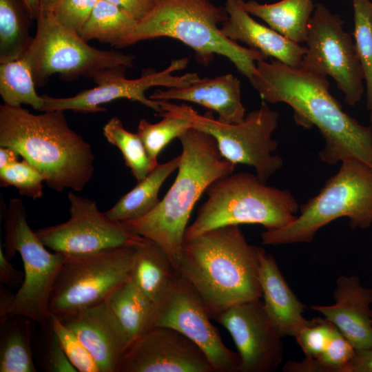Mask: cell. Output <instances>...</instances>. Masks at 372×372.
<instances>
[{
    "label": "cell",
    "instance_id": "cell-1",
    "mask_svg": "<svg viewBox=\"0 0 372 372\" xmlns=\"http://www.w3.org/2000/svg\"><path fill=\"white\" fill-rule=\"evenodd\" d=\"M249 82L263 101L289 105L296 125L318 128L324 139L319 152L323 163L358 160L372 167V125H362L343 110L329 91L326 75L276 59L262 60Z\"/></svg>",
    "mask_w": 372,
    "mask_h": 372
},
{
    "label": "cell",
    "instance_id": "cell-2",
    "mask_svg": "<svg viewBox=\"0 0 372 372\" xmlns=\"http://www.w3.org/2000/svg\"><path fill=\"white\" fill-rule=\"evenodd\" d=\"M260 250L248 243L239 225L220 227L185 240L176 269L216 320L232 306L262 298Z\"/></svg>",
    "mask_w": 372,
    "mask_h": 372
},
{
    "label": "cell",
    "instance_id": "cell-3",
    "mask_svg": "<svg viewBox=\"0 0 372 372\" xmlns=\"http://www.w3.org/2000/svg\"><path fill=\"white\" fill-rule=\"evenodd\" d=\"M63 110L34 114L21 106H0V146L16 151L52 189L81 191L94 172L91 145L71 129Z\"/></svg>",
    "mask_w": 372,
    "mask_h": 372
},
{
    "label": "cell",
    "instance_id": "cell-4",
    "mask_svg": "<svg viewBox=\"0 0 372 372\" xmlns=\"http://www.w3.org/2000/svg\"><path fill=\"white\" fill-rule=\"evenodd\" d=\"M178 138L183 150L170 189L149 213L123 222L136 234L161 246L175 269L196 203L213 182L232 174L236 165L221 155L216 140L209 134L192 127Z\"/></svg>",
    "mask_w": 372,
    "mask_h": 372
},
{
    "label": "cell",
    "instance_id": "cell-5",
    "mask_svg": "<svg viewBox=\"0 0 372 372\" xmlns=\"http://www.w3.org/2000/svg\"><path fill=\"white\" fill-rule=\"evenodd\" d=\"M227 17L225 7L209 0H158L154 9L138 21L122 48L146 39L173 38L193 49L201 64L209 63L215 54L227 58L249 81L257 62L267 57L225 37L218 25Z\"/></svg>",
    "mask_w": 372,
    "mask_h": 372
},
{
    "label": "cell",
    "instance_id": "cell-6",
    "mask_svg": "<svg viewBox=\"0 0 372 372\" xmlns=\"http://www.w3.org/2000/svg\"><path fill=\"white\" fill-rule=\"evenodd\" d=\"M206 192L208 199L187 228L185 240L227 225L258 224L267 230L279 229L296 219L300 207L289 190L267 185L247 172L220 178Z\"/></svg>",
    "mask_w": 372,
    "mask_h": 372
},
{
    "label": "cell",
    "instance_id": "cell-7",
    "mask_svg": "<svg viewBox=\"0 0 372 372\" xmlns=\"http://www.w3.org/2000/svg\"><path fill=\"white\" fill-rule=\"evenodd\" d=\"M300 214L287 225L260 235L266 245L311 242L322 227L347 217L352 229L372 225V167L358 161L341 162L338 172L320 192L299 207Z\"/></svg>",
    "mask_w": 372,
    "mask_h": 372
},
{
    "label": "cell",
    "instance_id": "cell-8",
    "mask_svg": "<svg viewBox=\"0 0 372 372\" xmlns=\"http://www.w3.org/2000/svg\"><path fill=\"white\" fill-rule=\"evenodd\" d=\"M163 112L158 116H174L186 118L192 126L211 135L216 141L221 155L237 165L254 167L260 181L267 180L283 165L282 158L273 154L278 141L272 138L280 114L266 102L248 113L242 122L228 124L214 118L210 112L198 114L192 107L158 101Z\"/></svg>",
    "mask_w": 372,
    "mask_h": 372
},
{
    "label": "cell",
    "instance_id": "cell-9",
    "mask_svg": "<svg viewBox=\"0 0 372 372\" xmlns=\"http://www.w3.org/2000/svg\"><path fill=\"white\" fill-rule=\"evenodd\" d=\"M3 218L5 256L10 260L19 252L24 270L23 282L15 293L10 316H25L44 325L50 320V297L65 255L46 249L30 227L21 199L10 200Z\"/></svg>",
    "mask_w": 372,
    "mask_h": 372
},
{
    "label": "cell",
    "instance_id": "cell-10",
    "mask_svg": "<svg viewBox=\"0 0 372 372\" xmlns=\"http://www.w3.org/2000/svg\"><path fill=\"white\" fill-rule=\"evenodd\" d=\"M36 20V34L23 58L29 65L37 87L43 86L56 73L69 79L93 78L106 69L133 66L132 55L90 45L47 10H40Z\"/></svg>",
    "mask_w": 372,
    "mask_h": 372
},
{
    "label": "cell",
    "instance_id": "cell-11",
    "mask_svg": "<svg viewBox=\"0 0 372 372\" xmlns=\"http://www.w3.org/2000/svg\"><path fill=\"white\" fill-rule=\"evenodd\" d=\"M136 247L65 255L50 297V313L63 316L105 302L130 279Z\"/></svg>",
    "mask_w": 372,
    "mask_h": 372
},
{
    "label": "cell",
    "instance_id": "cell-12",
    "mask_svg": "<svg viewBox=\"0 0 372 372\" xmlns=\"http://www.w3.org/2000/svg\"><path fill=\"white\" fill-rule=\"evenodd\" d=\"M340 14L320 3L315 4L300 67L330 76L344 94V101L355 106L365 92L364 75L355 43L344 29Z\"/></svg>",
    "mask_w": 372,
    "mask_h": 372
},
{
    "label": "cell",
    "instance_id": "cell-13",
    "mask_svg": "<svg viewBox=\"0 0 372 372\" xmlns=\"http://www.w3.org/2000/svg\"><path fill=\"white\" fill-rule=\"evenodd\" d=\"M202 298L178 273L155 303L153 327H167L180 332L206 354L214 372H240L238 353L227 347Z\"/></svg>",
    "mask_w": 372,
    "mask_h": 372
},
{
    "label": "cell",
    "instance_id": "cell-14",
    "mask_svg": "<svg viewBox=\"0 0 372 372\" xmlns=\"http://www.w3.org/2000/svg\"><path fill=\"white\" fill-rule=\"evenodd\" d=\"M186 57L173 60L164 70L145 74L136 79H128L125 76L127 68L118 66L106 69L96 74L92 79L96 86L80 92L74 96L56 98L42 95L45 105L42 112L48 110H68L81 113H94L105 110L101 105L119 99L136 101L155 111L158 115L163 112L158 101L147 98L145 92L150 87L163 86L185 87L200 79L196 73L173 75L187 65Z\"/></svg>",
    "mask_w": 372,
    "mask_h": 372
},
{
    "label": "cell",
    "instance_id": "cell-15",
    "mask_svg": "<svg viewBox=\"0 0 372 372\" xmlns=\"http://www.w3.org/2000/svg\"><path fill=\"white\" fill-rule=\"evenodd\" d=\"M68 197L70 202L69 220L35 231L46 247L65 255H81L137 246L145 240L123 222L101 212L94 200L72 192H68Z\"/></svg>",
    "mask_w": 372,
    "mask_h": 372
},
{
    "label": "cell",
    "instance_id": "cell-16",
    "mask_svg": "<svg viewBox=\"0 0 372 372\" xmlns=\"http://www.w3.org/2000/svg\"><path fill=\"white\" fill-rule=\"evenodd\" d=\"M216 321L234 340L240 359V372H273L282 363V338L260 300L232 306Z\"/></svg>",
    "mask_w": 372,
    "mask_h": 372
},
{
    "label": "cell",
    "instance_id": "cell-17",
    "mask_svg": "<svg viewBox=\"0 0 372 372\" xmlns=\"http://www.w3.org/2000/svg\"><path fill=\"white\" fill-rule=\"evenodd\" d=\"M120 372H214L204 351L167 327H153L125 350Z\"/></svg>",
    "mask_w": 372,
    "mask_h": 372
},
{
    "label": "cell",
    "instance_id": "cell-18",
    "mask_svg": "<svg viewBox=\"0 0 372 372\" xmlns=\"http://www.w3.org/2000/svg\"><path fill=\"white\" fill-rule=\"evenodd\" d=\"M56 316L87 349L99 372H120L128 344L105 302Z\"/></svg>",
    "mask_w": 372,
    "mask_h": 372
},
{
    "label": "cell",
    "instance_id": "cell-19",
    "mask_svg": "<svg viewBox=\"0 0 372 372\" xmlns=\"http://www.w3.org/2000/svg\"><path fill=\"white\" fill-rule=\"evenodd\" d=\"M332 305L312 306L342 333L356 350L372 347V289L358 276H340L335 282Z\"/></svg>",
    "mask_w": 372,
    "mask_h": 372
},
{
    "label": "cell",
    "instance_id": "cell-20",
    "mask_svg": "<svg viewBox=\"0 0 372 372\" xmlns=\"http://www.w3.org/2000/svg\"><path fill=\"white\" fill-rule=\"evenodd\" d=\"M227 19L220 32L227 38L247 44L265 56L291 67L301 66L306 47L285 38L270 27L258 23L240 4L238 0H225Z\"/></svg>",
    "mask_w": 372,
    "mask_h": 372
},
{
    "label": "cell",
    "instance_id": "cell-21",
    "mask_svg": "<svg viewBox=\"0 0 372 372\" xmlns=\"http://www.w3.org/2000/svg\"><path fill=\"white\" fill-rule=\"evenodd\" d=\"M149 98L154 101L180 100L199 104L216 112L218 120L238 124L245 117L240 80L231 74L204 78L185 87L158 90Z\"/></svg>",
    "mask_w": 372,
    "mask_h": 372
},
{
    "label": "cell",
    "instance_id": "cell-22",
    "mask_svg": "<svg viewBox=\"0 0 372 372\" xmlns=\"http://www.w3.org/2000/svg\"><path fill=\"white\" fill-rule=\"evenodd\" d=\"M259 281L264 309L282 338H295L311 323L303 316L304 305L283 278L275 258L261 248Z\"/></svg>",
    "mask_w": 372,
    "mask_h": 372
},
{
    "label": "cell",
    "instance_id": "cell-23",
    "mask_svg": "<svg viewBox=\"0 0 372 372\" xmlns=\"http://www.w3.org/2000/svg\"><path fill=\"white\" fill-rule=\"evenodd\" d=\"M251 15L264 21L271 29L296 43H305L310 19L315 8L313 0H280L260 3L238 0Z\"/></svg>",
    "mask_w": 372,
    "mask_h": 372
},
{
    "label": "cell",
    "instance_id": "cell-24",
    "mask_svg": "<svg viewBox=\"0 0 372 372\" xmlns=\"http://www.w3.org/2000/svg\"><path fill=\"white\" fill-rule=\"evenodd\" d=\"M177 273L169 256L154 241L145 238L136 247L130 278L154 303Z\"/></svg>",
    "mask_w": 372,
    "mask_h": 372
},
{
    "label": "cell",
    "instance_id": "cell-25",
    "mask_svg": "<svg viewBox=\"0 0 372 372\" xmlns=\"http://www.w3.org/2000/svg\"><path fill=\"white\" fill-rule=\"evenodd\" d=\"M105 303L128 346L152 327L155 303L130 278L120 286Z\"/></svg>",
    "mask_w": 372,
    "mask_h": 372
},
{
    "label": "cell",
    "instance_id": "cell-26",
    "mask_svg": "<svg viewBox=\"0 0 372 372\" xmlns=\"http://www.w3.org/2000/svg\"><path fill=\"white\" fill-rule=\"evenodd\" d=\"M180 156L158 165L128 193L123 196L107 211L110 218L124 222L140 218L152 211L160 203L161 185L176 169Z\"/></svg>",
    "mask_w": 372,
    "mask_h": 372
},
{
    "label": "cell",
    "instance_id": "cell-27",
    "mask_svg": "<svg viewBox=\"0 0 372 372\" xmlns=\"http://www.w3.org/2000/svg\"><path fill=\"white\" fill-rule=\"evenodd\" d=\"M32 320L10 316L0 323V372H37L32 339Z\"/></svg>",
    "mask_w": 372,
    "mask_h": 372
},
{
    "label": "cell",
    "instance_id": "cell-28",
    "mask_svg": "<svg viewBox=\"0 0 372 372\" xmlns=\"http://www.w3.org/2000/svg\"><path fill=\"white\" fill-rule=\"evenodd\" d=\"M138 21L118 6L99 0L81 30L80 36L85 41L97 39L122 48L134 31Z\"/></svg>",
    "mask_w": 372,
    "mask_h": 372
},
{
    "label": "cell",
    "instance_id": "cell-29",
    "mask_svg": "<svg viewBox=\"0 0 372 372\" xmlns=\"http://www.w3.org/2000/svg\"><path fill=\"white\" fill-rule=\"evenodd\" d=\"M31 19L23 0H0V63L23 58L33 40Z\"/></svg>",
    "mask_w": 372,
    "mask_h": 372
},
{
    "label": "cell",
    "instance_id": "cell-30",
    "mask_svg": "<svg viewBox=\"0 0 372 372\" xmlns=\"http://www.w3.org/2000/svg\"><path fill=\"white\" fill-rule=\"evenodd\" d=\"M31 69L23 58L0 63V94L4 104L12 107L22 104L43 111L42 96L37 94Z\"/></svg>",
    "mask_w": 372,
    "mask_h": 372
},
{
    "label": "cell",
    "instance_id": "cell-31",
    "mask_svg": "<svg viewBox=\"0 0 372 372\" xmlns=\"http://www.w3.org/2000/svg\"><path fill=\"white\" fill-rule=\"evenodd\" d=\"M103 134L110 143L121 151L125 165L138 182L155 168L138 134L127 131L118 118H112L104 125Z\"/></svg>",
    "mask_w": 372,
    "mask_h": 372
},
{
    "label": "cell",
    "instance_id": "cell-32",
    "mask_svg": "<svg viewBox=\"0 0 372 372\" xmlns=\"http://www.w3.org/2000/svg\"><path fill=\"white\" fill-rule=\"evenodd\" d=\"M351 3L354 43L364 72L366 108L372 125V1L351 0Z\"/></svg>",
    "mask_w": 372,
    "mask_h": 372
},
{
    "label": "cell",
    "instance_id": "cell-33",
    "mask_svg": "<svg viewBox=\"0 0 372 372\" xmlns=\"http://www.w3.org/2000/svg\"><path fill=\"white\" fill-rule=\"evenodd\" d=\"M157 123L141 119L137 134L141 138L153 166L158 165L157 158L161 150L174 138H179L189 128L192 123L184 118L163 116Z\"/></svg>",
    "mask_w": 372,
    "mask_h": 372
},
{
    "label": "cell",
    "instance_id": "cell-34",
    "mask_svg": "<svg viewBox=\"0 0 372 372\" xmlns=\"http://www.w3.org/2000/svg\"><path fill=\"white\" fill-rule=\"evenodd\" d=\"M33 353L34 362L43 371L78 372L62 349L50 320L41 326Z\"/></svg>",
    "mask_w": 372,
    "mask_h": 372
},
{
    "label": "cell",
    "instance_id": "cell-35",
    "mask_svg": "<svg viewBox=\"0 0 372 372\" xmlns=\"http://www.w3.org/2000/svg\"><path fill=\"white\" fill-rule=\"evenodd\" d=\"M43 176L25 159L0 169L1 187L14 186L22 196L33 199L43 196Z\"/></svg>",
    "mask_w": 372,
    "mask_h": 372
},
{
    "label": "cell",
    "instance_id": "cell-36",
    "mask_svg": "<svg viewBox=\"0 0 372 372\" xmlns=\"http://www.w3.org/2000/svg\"><path fill=\"white\" fill-rule=\"evenodd\" d=\"M50 322L66 356L77 371L99 372L95 360L79 338L53 313Z\"/></svg>",
    "mask_w": 372,
    "mask_h": 372
},
{
    "label": "cell",
    "instance_id": "cell-37",
    "mask_svg": "<svg viewBox=\"0 0 372 372\" xmlns=\"http://www.w3.org/2000/svg\"><path fill=\"white\" fill-rule=\"evenodd\" d=\"M356 349L333 325L329 342L317 358L326 372H348Z\"/></svg>",
    "mask_w": 372,
    "mask_h": 372
},
{
    "label": "cell",
    "instance_id": "cell-38",
    "mask_svg": "<svg viewBox=\"0 0 372 372\" xmlns=\"http://www.w3.org/2000/svg\"><path fill=\"white\" fill-rule=\"evenodd\" d=\"M98 1L99 0H58L44 10L49 12L62 25L80 35Z\"/></svg>",
    "mask_w": 372,
    "mask_h": 372
},
{
    "label": "cell",
    "instance_id": "cell-39",
    "mask_svg": "<svg viewBox=\"0 0 372 372\" xmlns=\"http://www.w3.org/2000/svg\"><path fill=\"white\" fill-rule=\"evenodd\" d=\"M333 324L326 318H318L304 327L295 337L305 356L317 358L326 348Z\"/></svg>",
    "mask_w": 372,
    "mask_h": 372
},
{
    "label": "cell",
    "instance_id": "cell-40",
    "mask_svg": "<svg viewBox=\"0 0 372 372\" xmlns=\"http://www.w3.org/2000/svg\"><path fill=\"white\" fill-rule=\"evenodd\" d=\"M125 10L136 21L145 18L155 7L158 0H107Z\"/></svg>",
    "mask_w": 372,
    "mask_h": 372
},
{
    "label": "cell",
    "instance_id": "cell-41",
    "mask_svg": "<svg viewBox=\"0 0 372 372\" xmlns=\"http://www.w3.org/2000/svg\"><path fill=\"white\" fill-rule=\"evenodd\" d=\"M24 279V271L16 269L9 262L0 247V282L8 287L21 286Z\"/></svg>",
    "mask_w": 372,
    "mask_h": 372
},
{
    "label": "cell",
    "instance_id": "cell-42",
    "mask_svg": "<svg viewBox=\"0 0 372 372\" xmlns=\"http://www.w3.org/2000/svg\"><path fill=\"white\" fill-rule=\"evenodd\" d=\"M285 372H326L317 358L305 356L300 362L289 361L282 369Z\"/></svg>",
    "mask_w": 372,
    "mask_h": 372
},
{
    "label": "cell",
    "instance_id": "cell-43",
    "mask_svg": "<svg viewBox=\"0 0 372 372\" xmlns=\"http://www.w3.org/2000/svg\"><path fill=\"white\" fill-rule=\"evenodd\" d=\"M348 372H372V347L356 350Z\"/></svg>",
    "mask_w": 372,
    "mask_h": 372
},
{
    "label": "cell",
    "instance_id": "cell-44",
    "mask_svg": "<svg viewBox=\"0 0 372 372\" xmlns=\"http://www.w3.org/2000/svg\"><path fill=\"white\" fill-rule=\"evenodd\" d=\"M14 296L15 293H13L8 287L0 285V323L5 322L10 317Z\"/></svg>",
    "mask_w": 372,
    "mask_h": 372
},
{
    "label": "cell",
    "instance_id": "cell-45",
    "mask_svg": "<svg viewBox=\"0 0 372 372\" xmlns=\"http://www.w3.org/2000/svg\"><path fill=\"white\" fill-rule=\"evenodd\" d=\"M20 155L14 149L0 146V169L6 168L18 161Z\"/></svg>",
    "mask_w": 372,
    "mask_h": 372
},
{
    "label": "cell",
    "instance_id": "cell-46",
    "mask_svg": "<svg viewBox=\"0 0 372 372\" xmlns=\"http://www.w3.org/2000/svg\"><path fill=\"white\" fill-rule=\"evenodd\" d=\"M32 19H36L40 10L41 0H23Z\"/></svg>",
    "mask_w": 372,
    "mask_h": 372
},
{
    "label": "cell",
    "instance_id": "cell-47",
    "mask_svg": "<svg viewBox=\"0 0 372 372\" xmlns=\"http://www.w3.org/2000/svg\"><path fill=\"white\" fill-rule=\"evenodd\" d=\"M57 1L58 0H41L40 9H46Z\"/></svg>",
    "mask_w": 372,
    "mask_h": 372
},
{
    "label": "cell",
    "instance_id": "cell-48",
    "mask_svg": "<svg viewBox=\"0 0 372 372\" xmlns=\"http://www.w3.org/2000/svg\"><path fill=\"white\" fill-rule=\"evenodd\" d=\"M371 318H372V313H371Z\"/></svg>",
    "mask_w": 372,
    "mask_h": 372
}]
</instances>
